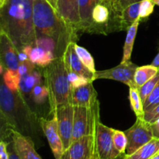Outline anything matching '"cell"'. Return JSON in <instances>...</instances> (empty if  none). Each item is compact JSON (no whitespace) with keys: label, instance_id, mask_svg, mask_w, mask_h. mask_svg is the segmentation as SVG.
Here are the masks:
<instances>
[{"label":"cell","instance_id":"1","mask_svg":"<svg viewBox=\"0 0 159 159\" xmlns=\"http://www.w3.org/2000/svg\"><path fill=\"white\" fill-rule=\"evenodd\" d=\"M36 45L62 57L68 44L78 40V33L68 26L47 0H33Z\"/></svg>","mask_w":159,"mask_h":159},{"label":"cell","instance_id":"2","mask_svg":"<svg viewBox=\"0 0 159 159\" xmlns=\"http://www.w3.org/2000/svg\"><path fill=\"white\" fill-rule=\"evenodd\" d=\"M0 31L17 49L36 44L33 0H5L0 6Z\"/></svg>","mask_w":159,"mask_h":159},{"label":"cell","instance_id":"3","mask_svg":"<svg viewBox=\"0 0 159 159\" xmlns=\"http://www.w3.org/2000/svg\"><path fill=\"white\" fill-rule=\"evenodd\" d=\"M0 113L2 127L5 126L6 137L10 129L34 140L39 133L40 121L30 108L25 98L19 91H12L2 80L0 87ZM4 138V139H5ZM3 139V140H4Z\"/></svg>","mask_w":159,"mask_h":159},{"label":"cell","instance_id":"4","mask_svg":"<svg viewBox=\"0 0 159 159\" xmlns=\"http://www.w3.org/2000/svg\"><path fill=\"white\" fill-rule=\"evenodd\" d=\"M45 85L49 92V103L53 114L56 108L71 104V88L63 57L56 58L48 66L42 68Z\"/></svg>","mask_w":159,"mask_h":159},{"label":"cell","instance_id":"5","mask_svg":"<svg viewBox=\"0 0 159 159\" xmlns=\"http://www.w3.org/2000/svg\"><path fill=\"white\" fill-rule=\"evenodd\" d=\"M99 118V102L92 107L74 106L72 142L85 136L93 135Z\"/></svg>","mask_w":159,"mask_h":159},{"label":"cell","instance_id":"6","mask_svg":"<svg viewBox=\"0 0 159 159\" xmlns=\"http://www.w3.org/2000/svg\"><path fill=\"white\" fill-rule=\"evenodd\" d=\"M114 129L102 124L100 118L97 121L95 130V158L119 159L125 154H121L115 148L113 135Z\"/></svg>","mask_w":159,"mask_h":159},{"label":"cell","instance_id":"7","mask_svg":"<svg viewBox=\"0 0 159 159\" xmlns=\"http://www.w3.org/2000/svg\"><path fill=\"white\" fill-rule=\"evenodd\" d=\"M124 132L127 138L126 155L132 154L154 138L151 124L141 118H137L134 124Z\"/></svg>","mask_w":159,"mask_h":159},{"label":"cell","instance_id":"8","mask_svg":"<svg viewBox=\"0 0 159 159\" xmlns=\"http://www.w3.org/2000/svg\"><path fill=\"white\" fill-rule=\"evenodd\" d=\"M138 65L132 62H120V64L113 68L104 70H99L95 73L94 79L113 80L124 83L130 87H136L134 84V74Z\"/></svg>","mask_w":159,"mask_h":159},{"label":"cell","instance_id":"9","mask_svg":"<svg viewBox=\"0 0 159 159\" xmlns=\"http://www.w3.org/2000/svg\"><path fill=\"white\" fill-rule=\"evenodd\" d=\"M57 118L59 132L63 143L64 149L66 150L72 143L74 127V106L64 104L56 108L53 112Z\"/></svg>","mask_w":159,"mask_h":159},{"label":"cell","instance_id":"10","mask_svg":"<svg viewBox=\"0 0 159 159\" xmlns=\"http://www.w3.org/2000/svg\"><path fill=\"white\" fill-rule=\"evenodd\" d=\"M95 137L85 136L75 140L59 159H94Z\"/></svg>","mask_w":159,"mask_h":159},{"label":"cell","instance_id":"11","mask_svg":"<svg viewBox=\"0 0 159 159\" xmlns=\"http://www.w3.org/2000/svg\"><path fill=\"white\" fill-rule=\"evenodd\" d=\"M39 121H40V128L48 140L54 158L59 159L63 154L65 149L59 132L57 118L55 115H53L52 118L51 119L41 117L39 118Z\"/></svg>","mask_w":159,"mask_h":159},{"label":"cell","instance_id":"12","mask_svg":"<svg viewBox=\"0 0 159 159\" xmlns=\"http://www.w3.org/2000/svg\"><path fill=\"white\" fill-rule=\"evenodd\" d=\"M12 145L20 159H42L35 149V143L31 137L16 130L9 131Z\"/></svg>","mask_w":159,"mask_h":159},{"label":"cell","instance_id":"13","mask_svg":"<svg viewBox=\"0 0 159 159\" xmlns=\"http://www.w3.org/2000/svg\"><path fill=\"white\" fill-rule=\"evenodd\" d=\"M19 50L5 33L0 31V65L6 70H18Z\"/></svg>","mask_w":159,"mask_h":159},{"label":"cell","instance_id":"14","mask_svg":"<svg viewBox=\"0 0 159 159\" xmlns=\"http://www.w3.org/2000/svg\"><path fill=\"white\" fill-rule=\"evenodd\" d=\"M56 9L68 26L80 32L79 0H57Z\"/></svg>","mask_w":159,"mask_h":159},{"label":"cell","instance_id":"15","mask_svg":"<svg viewBox=\"0 0 159 159\" xmlns=\"http://www.w3.org/2000/svg\"><path fill=\"white\" fill-rule=\"evenodd\" d=\"M75 43L76 42L72 41L68 44L65 52H64L63 56H62L67 71L77 73V74L84 76L93 82L95 80V74L89 71L80 60L75 49Z\"/></svg>","mask_w":159,"mask_h":159},{"label":"cell","instance_id":"16","mask_svg":"<svg viewBox=\"0 0 159 159\" xmlns=\"http://www.w3.org/2000/svg\"><path fill=\"white\" fill-rule=\"evenodd\" d=\"M98 102L99 101L97 99V92L93 86V82L72 89L71 104L73 106L92 107Z\"/></svg>","mask_w":159,"mask_h":159},{"label":"cell","instance_id":"17","mask_svg":"<svg viewBox=\"0 0 159 159\" xmlns=\"http://www.w3.org/2000/svg\"><path fill=\"white\" fill-rule=\"evenodd\" d=\"M21 50L28 55L30 61L40 68L48 66L56 59L52 51L38 45H26Z\"/></svg>","mask_w":159,"mask_h":159},{"label":"cell","instance_id":"18","mask_svg":"<svg viewBox=\"0 0 159 159\" xmlns=\"http://www.w3.org/2000/svg\"><path fill=\"white\" fill-rule=\"evenodd\" d=\"M42 77H43L42 68L37 66L29 73L20 78L19 91L24 98L25 95L30 94L33 89L41 84Z\"/></svg>","mask_w":159,"mask_h":159},{"label":"cell","instance_id":"19","mask_svg":"<svg viewBox=\"0 0 159 159\" xmlns=\"http://www.w3.org/2000/svg\"><path fill=\"white\" fill-rule=\"evenodd\" d=\"M101 0H79L80 32L88 33L92 23V13L95 6Z\"/></svg>","mask_w":159,"mask_h":159},{"label":"cell","instance_id":"20","mask_svg":"<svg viewBox=\"0 0 159 159\" xmlns=\"http://www.w3.org/2000/svg\"><path fill=\"white\" fill-rule=\"evenodd\" d=\"M159 152V139L154 137L130 155H124V159H152Z\"/></svg>","mask_w":159,"mask_h":159},{"label":"cell","instance_id":"21","mask_svg":"<svg viewBox=\"0 0 159 159\" xmlns=\"http://www.w3.org/2000/svg\"><path fill=\"white\" fill-rule=\"evenodd\" d=\"M141 19L137 20L127 31V36H126L125 42L124 45V51H123V58L121 62H129L131 58L132 51H133L134 41L136 38L137 33H138V26H139Z\"/></svg>","mask_w":159,"mask_h":159},{"label":"cell","instance_id":"22","mask_svg":"<svg viewBox=\"0 0 159 159\" xmlns=\"http://www.w3.org/2000/svg\"><path fill=\"white\" fill-rule=\"evenodd\" d=\"M140 2L127 6L120 16V24L122 31H127L129 27L140 18Z\"/></svg>","mask_w":159,"mask_h":159},{"label":"cell","instance_id":"23","mask_svg":"<svg viewBox=\"0 0 159 159\" xmlns=\"http://www.w3.org/2000/svg\"><path fill=\"white\" fill-rule=\"evenodd\" d=\"M159 72V69L151 65L138 66L134 74V84L136 87H140L150 80Z\"/></svg>","mask_w":159,"mask_h":159},{"label":"cell","instance_id":"24","mask_svg":"<svg viewBox=\"0 0 159 159\" xmlns=\"http://www.w3.org/2000/svg\"><path fill=\"white\" fill-rule=\"evenodd\" d=\"M141 1L142 0H101V2L108 6L113 16L120 20L121 13L127 6Z\"/></svg>","mask_w":159,"mask_h":159},{"label":"cell","instance_id":"25","mask_svg":"<svg viewBox=\"0 0 159 159\" xmlns=\"http://www.w3.org/2000/svg\"><path fill=\"white\" fill-rule=\"evenodd\" d=\"M129 100H130L132 110L134 112L137 118H144V106H143V101L141 100L138 88L137 87L129 88Z\"/></svg>","mask_w":159,"mask_h":159},{"label":"cell","instance_id":"26","mask_svg":"<svg viewBox=\"0 0 159 159\" xmlns=\"http://www.w3.org/2000/svg\"><path fill=\"white\" fill-rule=\"evenodd\" d=\"M2 81L5 83L8 88L12 91H18L20 87V76L17 71L5 69L2 73Z\"/></svg>","mask_w":159,"mask_h":159},{"label":"cell","instance_id":"27","mask_svg":"<svg viewBox=\"0 0 159 159\" xmlns=\"http://www.w3.org/2000/svg\"><path fill=\"white\" fill-rule=\"evenodd\" d=\"M75 49L77 55H79V59L82 61V63L84 64L85 67L88 69L89 71H91L92 73H94L96 72V66H95V62L94 59L93 58L92 55L89 52V51H87L85 48L82 46H79L77 44L75 43Z\"/></svg>","mask_w":159,"mask_h":159},{"label":"cell","instance_id":"28","mask_svg":"<svg viewBox=\"0 0 159 159\" xmlns=\"http://www.w3.org/2000/svg\"><path fill=\"white\" fill-rule=\"evenodd\" d=\"M33 101L37 104H43L48 99H49V92L46 85L36 86L30 94Z\"/></svg>","mask_w":159,"mask_h":159},{"label":"cell","instance_id":"29","mask_svg":"<svg viewBox=\"0 0 159 159\" xmlns=\"http://www.w3.org/2000/svg\"><path fill=\"white\" fill-rule=\"evenodd\" d=\"M113 140L115 148L121 154H126V151H127V138L125 132L114 129Z\"/></svg>","mask_w":159,"mask_h":159},{"label":"cell","instance_id":"30","mask_svg":"<svg viewBox=\"0 0 159 159\" xmlns=\"http://www.w3.org/2000/svg\"><path fill=\"white\" fill-rule=\"evenodd\" d=\"M158 82L159 72L153 78H152V79H151L150 80L148 81L147 83H145L143 86L138 87V91H139L140 96H141V100H142L143 104H144V102L145 101L146 98H147L149 96V94L153 91V90L155 88V87H156Z\"/></svg>","mask_w":159,"mask_h":159},{"label":"cell","instance_id":"31","mask_svg":"<svg viewBox=\"0 0 159 159\" xmlns=\"http://www.w3.org/2000/svg\"><path fill=\"white\" fill-rule=\"evenodd\" d=\"M159 104V82L154 89L153 91L146 98L145 101L143 104L144 113L155 108Z\"/></svg>","mask_w":159,"mask_h":159},{"label":"cell","instance_id":"32","mask_svg":"<svg viewBox=\"0 0 159 159\" xmlns=\"http://www.w3.org/2000/svg\"><path fill=\"white\" fill-rule=\"evenodd\" d=\"M68 79L69 81V84L71 85V88H77V87H82V86L86 85L89 83L93 82L88 80L87 78L84 77V76H80V75L75 73L73 72H68Z\"/></svg>","mask_w":159,"mask_h":159},{"label":"cell","instance_id":"33","mask_svg":"<svg viewBox=\"0 0 159 159\" xmlns=\"http://www.w3.org/2000/svg\"><path fill=\"white\" fill-rule=\"evenodd\" d=\"M155 3L152 0H142L140 2V19L144 20L147 19L152 14L155 9Z\"/></svg>","mask_w":159,"mask_h":159},{"label":"cell","instance_id":"34","mask_svg":"<svg viewBox=\"0 0 159 159\" xmlns=\"http://www.w3.org/2000/svg\"><path fill=\"white\" fill-rule=\"evenodd\" d=\"M36 67H37V65L30 60H26L25 62H20L18 67V73L20 74V78L26 75L27 73H29L30 72L32 71Z\"/></svg>","mask_w":159,"mask_h":159},{"label":"cell","instance_id":"35","mask_svg":"<svg viewBox=\"0 0 159 159\" xmlns=\"http://www.w3.org/2000/svg\"><path fill=\"white\" fill-rule=\"evenodd\" d=\"M144 118L145 121H147L150 124H152L156 120H158L159 118V104L152 110L145 112Z\"/></svg>","mask_w":159,"mask_h":159},{"label":"cell","instance_id":"36","mask_svg":"<svg viewBox=\"0 0 159 159\" xmlns=\"http://www.w3.org/2000/svg\"><path fill=\"white\" fill-rule=\"evenodd\" d=\"M9 142L5 140L0 141V159H9V152L8 149Z\"/></svg>","mask_w":159,"mask_h":159},{"label":"cell","instance_id":"37","mask_svg":"<svg viewBox=\"0 0 159 159\" xmlns=\"http://www.w3.org/2000/svg\"><path fill=\"white\" fill-rule=\"evenodd\" d=\"M8 149H9V159H20V157H19L18 154L16 152L15 149L13 147V145H12V140L9 142V146H8Z\"/></svg>","mask_w":159,"mask_h":159},{"label":"cell","instance_id":"38","mask_svg":"<svg viewBox=\"0 0 159 159\" xmlns=\"http://www.w3.org/2000/svg\"><path fill=\"white\" fill-rule=\"evenodd\" d=\"M151 126H152V132H153V137L155 138L159 139V118L155 123L151 124Z\"/></svg>","mask_w":159,"mask_h":159},{"label":"cell","instance_id":"39","mask_svg":"<svg viewBox=\"0 0 159 159\" xmlns=\"http://www.w3.org/2000/svg\"><path fill=\"white\" fill-rule=\"evenodd\" d=\"M18 59H19V61H20V62H25V61H26V60H30L28 55L26 54L24 51H23V50H20V51H19Z\"/></svg>","mask_w":159,"mask_h":159},{"label":"cell","instance_id":"40","mask_svg":"<svg viewBox=\"0 0 159 159\" xmlns=\"http://www.w3.org/2000/svg\"><path fill=\"white\" fill-rule=\"evenodd\" d=\"M152 65L159 69V52L158 53V55H156V57L154 59V60H153V62H152Z\"/></svg>","mask_w":159,"mask_h":159},{"label":"cell","instance_id":"41","mask_svg":"<svg viewBox=\"0 0 159 159\" xmlns=\"http://www.w3.org/2000/svg\"><path fill=\"white\" fill-rule=\"evenodd\" d=\"M47 1H48L53 7L56 9V7H57V0H47Z\"/></svg>","mask_w":159,"mask_h":159},{"label":"cell","instance_id":"42","mask_svg":"<svg viewBox=\"0 0 159 159\" xmlns=\"http://www.w3.org/2000/svg\"><path fill=\"white\" fill-rule=\"evenodd\" d=\"M152 1L155 3V5H157V6H159V0H152Z\"/></svg>","mask_w":159,"mask_h":159},{"label":"cell","instance_id":"43","mask_svg":"<svg viewBox=\"0 0 159 159\" xmlns=\"http://www.w3.org/2000/svg\"><path fill=\"white\" fill-rule=\"evenodd\" d=\"M152 159H159V152L158 153V154H155V155L154 156Z\"/></svg>","mask_w":159,"mask_h":159},{"label":"cell","instance_id":"44","mask_svg":"<svg viewBox=\"0 0 159 159\" xmlns=\"http://www.w3.org/2000/svg\"><path fill=\"white\" fill-rule=\"evenodd\" d=\"M4 1H5V0H0V6H2V5L3 4Z\"/></svg>","mask_w":159,"mask_h":159},{"label":"cell","instance_id":"45","mask_svg":"<svg viewBox=\"0 0 159 159\" xmlns=\"http://www.w3.org/2000/svg\"><path fill=\"white\" fill-rule=\"evenodd\" d=\"M124 156H122V157H121L120 158H119V159H124Z\"/></svg>","mask_w":159,"mask_h":159}]
</instances>
